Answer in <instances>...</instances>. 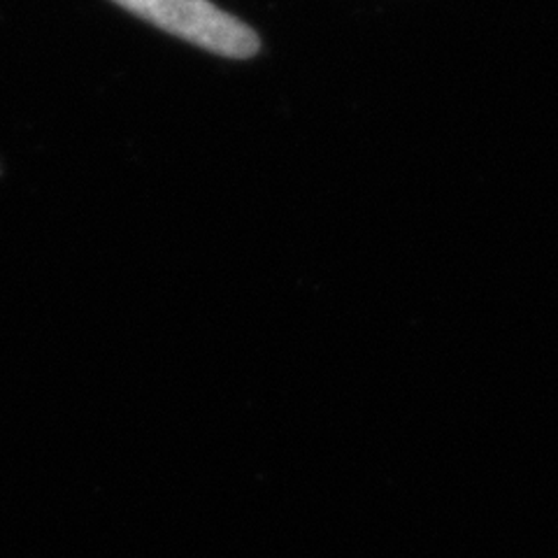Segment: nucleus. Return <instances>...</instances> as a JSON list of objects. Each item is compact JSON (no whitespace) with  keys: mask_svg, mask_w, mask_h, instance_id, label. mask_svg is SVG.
I'll return each instance as SVG.
<instances>
[{"mask_svg":"<svg viewBox=\"0 0 558 558\" xmlns=\"http://www.w3.org/2000/svg\"><path fill=\"white\" fill-rule=\"evenodd\" d=\"M112 3L219 57L250 59L260 47L254 28L209 0H112Z\"/></svg>","mask_w":558,"mask_h":558,"instance_id":"f257e3e1","label":"nucleus"}]
</instances>
